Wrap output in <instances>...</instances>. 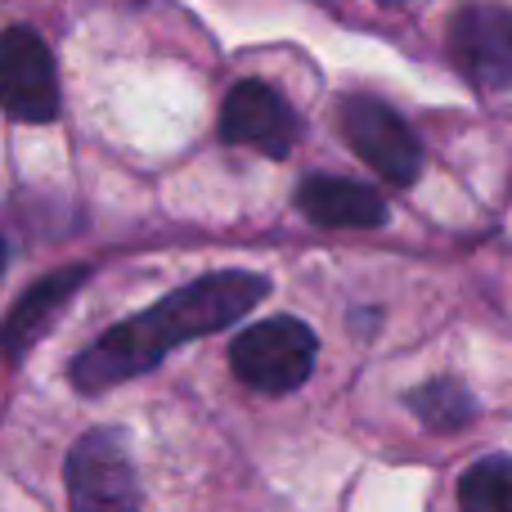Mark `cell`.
I'll return each instance as SVG.
<instances>
[{
	"label": "cell",
	"instance_id": "6da1fadb",
	"mask_svg": "<svg viewBox=\"0 0 512 512\" xmlns=\"http://www.w3.org/2000/svg\"><path fill=\"white\" fill-rule=\"evenodd\" d=\"M265 292H270V279L252 274V270L203 274V279L167 292L153 310H140V315L104 328V333L68 364L72 387L104 391L126 378H140V373H149L153 364H158L162 355H171L176 346L239 324Z\"/></svg>",
	"mask_w": 512,
	"mask_h": 512
},
{
	"label": "cell",
	"instance_id": "7a4b0ae2",
	"mask_svg": "<svg viewBox=\"0 0 512 512\" xmlns=\"http://www.w3.org/2000/svg\"><path fill=\"white\" fill-rule=\"evenodd\" d=\"M319 355V337L310 333L301 319H261V324L243 328L230 346L234 378L243 387L261 391V396H288L310 378Z\"/></svg>",
	"mask_w": 512,
	"mask_h": 512
},
{
	"label": "cell",
	"instance_id": "3957f363",
	"mask_svg": "<svg viewBox=\"0 0 512 512\" xmlns=\"http://www.w3.org/2000/svg\"><path fill=\"white\" fill-rule=\"evenodd\" d=\"M342 135L387 185H414L423 171V144L409 122L373 95L342 99Z\"/></svg>",
	"mask_w": 512,
	"mask_h": 512
},
{
	"label": "cell",
	"instance_id": "277c9868",
	"mask_svg": "<svg viewBox=\"0 0 512 512\" xmlns=\"http://www.w3.org/2000/svg\"><path fill=\"white\" fill-rule=\"evenodd\" d=\"M68 495L77 508H135L140 504V481L135 463L126 454L122 432H90L68 454Z\"/></svg>",
	"mask_w": 512,
	"mask_h": 512
},
{
	"label": "cell",
	"instance_id": "5b68a950",
	"mask_svg": "<svg viewBox=\"0 0 512 512\" xmlns=\"http://www.w3.org/2000/svg\"><path fill=\"white\" fill-rule=\"evenodd\" d=\"M221 140L256 149L265 158H288V149L297 144V113L265 81H239L221 108Z\"/></svg>",
	"mask_w": 512,
	"mask_h": 512
},
{
	"label": "cell",
	"instance_id": "8992f818",
	"mask_svg": "<svg viewBox=\"0 0 512 512\" xmlns=\"http://www.w3.org/2000/svg\"><path fill=\"white\" fill-rule=\"evenodd\" d=\"M0 95H5V113L14 122H50L59 113V77H54V59L45 41L32 27H9L5 50H0Z\"/></svg>",
	"mask_w": 512,
	"mask_h": 512
},
{
	"label": "cell",
	"instance_id": "52a82bcc",
	"mask_svg": "<svg viewBox=\"0 0 512 512\" xmlns=\"http://www.w3.org/2000/svg\"><path fill=\"white\" fill-rule=\"evenodd\" d=\"M454 63L477 86L504 90L512 86V9L504 5H472L450 27Z\"/></svg>",
	"mask_w": 512,
	"mask_h": 512
},
{
	"label": "cell",
	"instance_id": "ba28073f",
	"mask_svg": "<svg viewBox=\"0 0 512 512\" xmlns=\"http://www.w3.org/2000/svg\"><path fill=\"white\" fill-rule=\"evenodd\" d=\"M297 207L319 230H378L387 221V203L378 189L342 176H306L297 189Z\"/></svg>",
	"mask_w": 512,
	"mask_h": 512
},
{
	"label": "cell",
	"instance_id": "9c48e42d",
	"mask_svg": "<svg viewBox=\"0 0 512 512\" xmlns=\"http://www.w3.org/2000/svg\"><path fill=\"white\" fill-rule=\"evenodd\" d=\"M90 279V270H54L45 279H36L23 297L14 301L5 319V346H9V360H23V351L54 324V319L68 310V301L77 297V288Z\"/></svg>",
	"mask_w": 512,
	"mask_h": 512
},
{
	"label": "cell",
	"instance_id": "30bf717a",
	"mask_svg": "<svg viewBox=\"0 0 512 512\" xmlns=\"http://www.w3.org/2000/svg\"><path fill=\"white\" fill-rule=\"evenodd\" d=\"M459 504L472 512H512V459L490 454L472 463L459 481Z\"/></svg>",
	"mask_w": 512,
	"mask_h": 512
},
{
	"label": "cell",
	"instance_id": "8fae6325",
	"mask_svg": "<svg viewBox=\"0 0 512 512\" xmlns=\"http://www.w3.org/2000/svg\"><path fill=\"white\" fill-rule=\"evenodd\" d=\"M409 405H414L418 423L432 427V432H459V427L472 423V414H477L472 396L450 378H436V382H427V387H418L414 396H409Z\"/></svg>",
	"mask_w": 512,
	"mask_h": 512
},
{
	"label": "cell",
	"instance_id": "7c38bea8",
	"mask_svg": "<svg viewBox=\"0 0 512 512\" xmlns=\"http://www.w3.org/2000/svg\"><path fill=\"white\" fill-rule=\"evenodd\" d=\"M382 5H405V0H382Z\"/></svg>",
	"mask_w": 512,
	"mask_h": 512
}]
</instances>
